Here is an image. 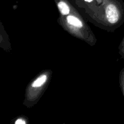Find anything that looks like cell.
<instances>
[{"mask_svg":"<svg viewBox=\"0 0 124 124\" xmlns=\"http://www.w3.org/2000/svg\"><path fill=\"white\" fill-rule=\"evenodd\" d=\"M105 13L108 21L111 24H115L119 20L120 12L115 4H109L105 9Z\"/></svg>","mask_w":124,"mask_h":124,"instance_id":"6da1fadb","label":"cell"},{"mask_svg":"<svg viewBox=\"0 0 124 124\" xmlns=\"http://www.w3.org/2000/svg\"><path fill=\"white\" fill-rule=\"evenodd\" d=\"M67 21L69 24L70 25H73V26L76 27L81 28L82 27V23L78 18L74 16H68L67 17Z\"/></svg>","mask_w":124,"mask_h":124,"instance_id":"7a4b0ae2","label":"cell"},{"mask_svg":"<svg viewBox=\"0 0 124 124\" xmlns=\"http://www.w3.org/2000/svg\"><path fill=\"white\" fill-rule=\"evenodd\" d=\"M47 79V77L46 75H41L33 82L32 84H31V87H34V88H39V87H42L46 83Z\"/></svg>","mask_w":124,"mask_h":124,"instance_id":"3957f363","label":"cell"},{"mask_svg":"<svg viewBox=\"0 0 124 124\" xmlns=\"http://www.w3.org/2000/svg\"><path fill=\"white\" fill-rule=\"evenodd\" d=\"M58 7L62 15H67L70 13V8L64 1H59L58 4Z\"/></svg>","mask_w":124,"mask_h":124,"instance_id":"277c9868","label":"cell"},{"mask_svg":"<svg viewBox=\"0 0 124 124\" xmlns=\"http://www.w3.org/2000/svg\"><path fill=\"white\" fill-rule=\"evenodd\" d=\"M25 121H24L22 119H19L17 121H16L15 122V124H25Z\"/></svg>","mask_w":124,"mask_h":124,"instance_id":"5b68a950","label":"cell"},{"mask_svg":"<svg viewBox=\"0 0 124 124\" xmlns=\"http://www.w3.org/2000/svg\"><path fill=\"white\" fill-rule=\"evenodd\" d=\"M85 1H86V2H92V1H93V0H84Z\"/></svg>","mask_w":124,"mask_h":124,"instance_id":"8992f818","label":"cell"},{"mask_svg":"<svg viewBox=\"0 0 124 124\" xmlns=\"http://www.w3.org/2000/svg\"></svg>","mask_w":124,"mask_h":124,"instance_id":"52a82bcc","label":"cell"}]
</instances>
